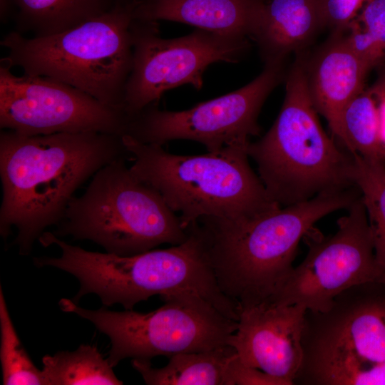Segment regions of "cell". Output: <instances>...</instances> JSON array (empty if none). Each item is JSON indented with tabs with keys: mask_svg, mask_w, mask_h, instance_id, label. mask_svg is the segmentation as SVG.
Instances as JSON below:
<instances>
[{
	"mask_svg": "<svg viewBox=\"0 0 385 385\" xmlns=\"http://www.w3.org/2000/svg\"><path fill=\"white\" fill-rule=\"evenodd\" d=\"M235 349L226 345L207 351L183 352L169 357L163 367L133 359V369L149 385H225L227 368Z\"/></svg>",
	"mask_w": 385,
	"mask_h": 385,
	"instance_id": "ac0fdd59",
	"label": "cell"
},
{
	"mask_svg": "<svg viewBox=\"0 0 385 385\" xmlns=\"http://www.w3.org/2000/svg\"><path fill=\"white\" fill-rule=\"evenodd\" d=\"M225 385H287L265 371L242 363L236 354L230 361Z\"/></svg>",
	"mask_w": 385,
	"mask_h": 385,
	"instance_id": "484cf974",
	"label": "cell"
},
{
	"mask_svg": "<svg viewBox=\"0 0 385 385\" xmlns=\"http://www.w3.org/2000/svg\"><path fill=\"white\" fill-rule=\"evenodd\" d=\"M132 172L179 214L183 228L202 218L238 220L281 207L270 197L249 163L250 142L185 155L123 135Z\"/></svg>",
	"mask_w": 385,
	"mask_h": 385,
	"instance_id": "277c9868",
	"label": "cell"
},
{
	"mask_svg": "<svg viewBox=\"0 0 385 385\" xmlns=\"http://www.w3.org/2000/svg\"><path fill=\"white\" fill-rule=\"evenodd\" d=\"M121 110L56 79L0 66V128L24 135L98 132L123 135Z\"/></svg>",
	"mask_w": 385,
	"mask_h": 385,
	"instance_id": "4fadbf2b",
	"label": "cell"
},
{
	"mask_svg": "<svg viewBox=\"0 0 385 385\" xmlns=\"http://www.w3.org/2000/svg\"><path fill=\"white\" fill-rule=\"evenodd\" d=\"M354 157L353 180L363 200L385 284V160Z\"/></svg>",
	"mask_w": 385,
	"mask_h": 385,
	"instance_id": "44dd1931",
	"label": "cell"
},
{
	"mask_svg": "<svg viewBox=\"0 0 385 385\" xmlns=\"http://www.w3.org/2000/svg\"><path fill=\"white\" fill-rule=\"evenodd\" d=\"M357 190L322 192L238 220L197 221L221 292L238 309L271 301L294 269L302 238L321 218L347 209L360 196Z\"/></svg>",
	"mask_w": 385,
	"mask_h": 385,
	"instance_id": "7a4b0ae2",
	"label": "cell"
},
{
	"mask_svg": "<svg viewBox=\"0 0 385 385\" xmlns=\"http://www.w3.org/2000/svg\"><path fill=\"white\" fill-rule=\"evenodd\" d=\"M349 27L351 32L344 38L350 48L369 68L376 66L385 55L382 46L356 19Z\"/></svg>",
	"mask_w": 385,
	"mask_h": 385,
	"instance_id": "d4e9b609",
	"label": "cell"
},
{
	"mask_svg": "<svg viewBox=\"0 0 385 385\" xmlns=\"http://www.w3.org/2000/svg\"><path fill=\"white\" fill-rule=\"evenodd\" d=\"M140 0H120L122 3L130 4V3H137Z\"/></svg>",
	"mask_w": 385,
	"mask_h": 385,
	"instance_id": "f546056e",
	"label": "cell"
},
{
	"mask_svg": "<svg viewBox=\"0 0 385 385\" xmlns=\"http://www.w3.org/2000/svg\"><path fill=\"white\" fill-rule=\"evenodd\" d=\"M369 1L319 0L321 25L327 26L335 31L346 29Z\"/></svg>",
	"mask_w": 385,
	"mask_h": 385,
	"instance_id": "cb8c5ba5",
	"label": "cell"
},
{
	"mask_svg": "<svg viewBox=\"0 0 385 385\" xmlns=\"http://www.w3.org/2000/svg\"><path fill=\"white\" fill-rule=\"evenodd\" d=\"M321 26L319 0H260L252 38L265 62L284 61Z\"/></svg>",
	"mask_w": 385,
	"mask_h": 385,
	"instance_id": "e0dca14e",
	"label": "cell"
},
{
	"mask_svg": "<svg viewBox=\"0 0 385 385\" xmlns=\"http://www.w3.org/2000/svg\"><path fill=\"white\" fill-rule=\"evenodd\" d=\"M120 0H12L17 32L31 37L55 34L102 15Z\"/></svg>",
	"mask_w": 385,
	"mask_h": 385,
	"instance_id": "d6986e66",
	"label": "cell"
},
{
	"mask_svg": "<svg viewBox=\"0 0 385 385\" xmlns=\"http://www.w3.org/2000/svg\"><path fill=\"white\" fill-rule=\"evenodd\" d=\"M306 311L299 304L272 302L240 308L237 327L228 345L245 364L294 385L302 360Z\"/></svg>",
	"mask_w": 385,
	"mask_h": 385,
	"instance_id": "5bb4252c",
	"label": "cell"
},
{
	"mask_svg": "<svg viewBox=\"0 0 385 385\" xmlns=\"http://www.w3.org/2000/svg\"><path fill=\"white\" fill-rule=\"evenodd\" d=\"M369 67L350 48L344 38L328 43L306 66L308 89L317 113L343 141L342 115L346 106L364 91Z\"/></svg>",
	"mask_w": 385,
	"mask_h": 385,
	"instance_id": "9a60e30c",
	"label": "cell"
},
{
	"mask_svg": "<svg viewBox=\"0 0 385 385\" xmlns=\"http://www.w3.org/2000/svg\"><path fill=\"white\" fill-rule=\"evenodd\" d=\"M356 19L385 50V0H370Z\"/></svg>",
	"mask_w": 385,
	"mask_h": 385,
	"instance_id": "4316f807",
	"label": "cell"
},
{
	"mask_svg": "<svg viewBox=\"0 0 385 385\" xmlns=\"http://www.w3.org/2000/svg\"><path fill=\"white\" fill-rule=\"evenodd\" d=\"M0 361L4 385H45L17 334L0 286Z\"/></svg>",
	"mask_w": 385,
	"mask_h": 385,
	"instance_id": "603a6c76",
	"label": "cell"
},
{
	"mask_svg": "<svg viewBox=\"0 0 385 385\" xmlns=\"http://www.w3.org/2000/svg\"><path fill=\"white\" fill-rule=\"evenodd\" d=\"M45 385H121L108 358L96 346L81 344L42 358Z\"/></svg>",
	"mask_w": 385,
	"mask_h": 385,
	"instance_id": "ffe728a7",
	"label": "cell"
},
{
	"mask_svg": "<svg viewBox=\"0 0 385 385\" xmlns=\"http://www.w3.org/2000/svg\"><path fill=\"white\" fill-rule=\"evenodd\" d=\"M118 158L100 168L84 193L70 201L51 232L58 237L91 240L106 252L130 256L188 237L178 215L154 188Z\"/></svg>",
	"mask_w": 385,
	"mask_h": 385,
	"instance_id": "52a82bcc",
	"label": "cell"
},
{
	"mask_svg": "<svg viewBox=\"0 0 385 385\" xmlns=\"http://www.w3.org/2000/svg\"><path fill=\"white\" fill-rule=\"evenodd\" d=\"M137 4H118L102 15L49 36L29 38L9 32L0 43L7 51L1 63L20 68L26 74L56 79L123 111L133 65L132 23Z\"/></svg>",
	"mask_w": 385,
	"mask_h": 385,
	"instance_id": "8992f818",
	"label": "cell"
},
{
	"mask_svg": "<svg viewBox=\"0 0 385 385\" xmlns=\"http://www.w3.org/2000/svg\"><path fill=\"white\" fill-rule=\"evenodd\" d=\"M347 210L348 214L337 220L334 235L324 237L313 227L304 237L309 247L305 258L270 302L322 312L351 287L385 284L361 195Z\"/></svg>",
	"mask_w": 385,
	"mask_h": 385,
	"instance_id": "30bf717a",
	"label": "cell"
},
{
	"mask_svg": "<svg viewBox=\"0 0 385 385\" xmlns=\"http://www.w3.org/2000/svg\"><path fill=\"white\" fill-rule=\"evenodd\" d=\"M130 158L122 135L57 133L24 135L0 133L2 201L0 234L6 240L16 229L13 244L28 255L46 229L63 219L76 190L100 168Z\"/></svg>",
	"mask_w": 385,
	"mask_h": 385,
	"instance_id": "6da1fadb",
	"label": "cell"
},
{
	"mask_svg": "<svg viewBox=\"0 0 385 385\" xmlns=\"http://www.w3.org/2000/svg\"><path fill=\"white\" fill-rule=\"evenodd\" d=\"M161 299L165 304L148 313L115 312L105 306L87 309L67 298L58 304L63 312L91 322L109 338L108 359L113 367L128 358L150 361L157 356L169 358L228 345L237 320L194 294L177 293Z\"/></svg>",
	"mask_w": 385,
	"mask_h": 385,
	"instance_id": "9c48e42d",
	"label": "cell"
},
{
	"mask_svg": "<svg viewBox=\"0 0 385 385\" xmlns=\"http://www.w3.org/2000/svg\"><path fill=\"white\" fill-rule=\"evenodd\" d=\"M284 76V61L266 62L245 86L190 109L160 110L158 102L152 103L128 117L124 135L158 145L175 140L195 141L207 152L250 142L261 131L257 118L265 100Z\"/></svg>",
	"mask_w": 385,
	"mask_h": 385,
	"instance_id": "8fae6325",
	"label": "cell"
},
{
	"mask_svg": "<svg viewBox=\"0 0 385 385\" xmlns=\"http://www.w3.org/2000/svg\"><path fill=\"white\" fill-rule=\"evenodd\" d=\"M260 0H140L133 18L185 24L226 36L252 38Z\"/></svg>",
	"mask_w": 385,
	"mask_h": 385,
	"instance_id": "2e32d148",
	"label": "cell"
},
{
	"mask_svg": "<svg viewBox=\"0 0 385 385\" xmlns=\"http://www.w3.org/2000/svg\"><path fill=\"white\" fill-rule=\"evenodd\" d=\"M375 93L379 98V140L383 158L385 160V86L376 90Z\"/></svg>",
	"mask_w": 385,
	"mask_h": 385,
	"instance_id": "83f0119b",
	"label": "cell"
},
{
	"mask_svg": "<svg viewBox=\"0 0 385 385\" xmlns=\"http://www.w3.org/2000/svg\"><path fill=\"white\" fill-rule=\"evenodd\" d=\"M159 31L158 21L133 18V65L123 102L127 117L158 102L165 91L180 86L189 84L200 90L210 64L236 63L250 48L248 38L199 29L173 38H162Z\"/></svg>",
	"mask_w": 385,
	"mask_h": 385,
	"instance_id": "7c38bea8",
	"label": "cell"
},
{
	"mask_svg": "<svg viewBox=\"0 0 385 385\" xmlns=\"http://www.w3.org/2000/svg\"><path fill=\"white\" fill-rule=\"evenodd\" d=\"M11 7L12 0H0V16L1 21L6 19Z\"/></svg>",
	"mask_w": 385,
	"mask_h": 385,
	"instance_id": "f1b7e54d",
	"label": "cell"
},
{
	"mask_svg": "<svg viewBox=\"0 0 385 385\" xmlns=\"http://www.w3.org/2000/svg\"><path fill=\"white\" fill-rule=\"evenodd\" d=\"M187 230L188 237L181 244L130 256L88 251L45 232L38 241L44 247L56 245L61 254L36 257L33 262L37 267H52L74 276L80 285L72 299L76 303L94 294L106 307L118 304L133 309L154 295L185 292L205 299L237 320V306L217 285L197 222Z\"/></svg>",
	"mask_w": 385,
	"mask_h": 385,
	"instance_id": "3957f363",
	"label": "cell"
},
{
	"mask_svg": "<svg viewBox=\"0 0 385 385\" xmlns=\"http://www.w3.org/2000/svg\"><path fill=\"white\" fill-rule=\"evenodd\" d=\"M285 77V96L277 118L265 135L247 147L270 197L281 207L355 186L354 157L323 130L302 59Z\"/></svg>",
	"mask_w": 385,
	"mask_h": 385,
	"instance_id": "5b68a950",
	"label": "cell"
},
{
	"mask_svg": "<svg viewBox=\"0 0 385 385\" xmlns=\"http://www.w3.org/2000/svg\"><path fill=\"white\" fill-rule=\"evenodd\" d=\"M366 284L325 312L306 311L294 384L385 385V299L365 294Z\"/></svg>",
	"mask_w": 385,
	"mask_h": 385,
	"instance_id": "ba28073f",
	"label": "cell"
},
{
	"mask_svg": "<svg viewBox=\"0 0 385 385\" xmlns=\"http://www.w3.org/2000/svg\"><path fill=\"white\" fill-rule=\"evenodd\" d=\"M342 144L351 155L384 160L379 140L378 106L371 92L364 91L344 108Z\"/></svg>",
	"mask_w": 385,
	"mask_h": 385,
	"instance_id": "7402d4cb",
	"label": "cell"
}]
</instances>
